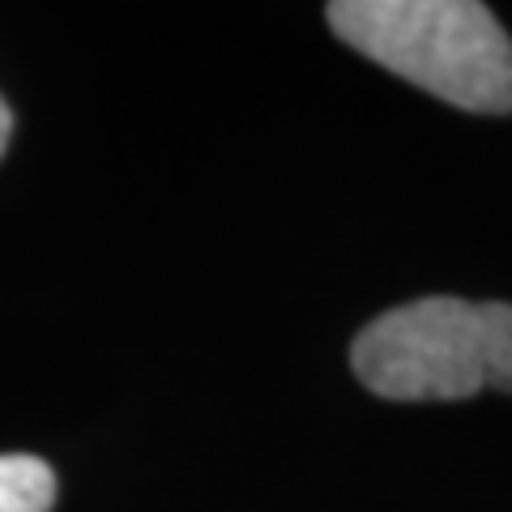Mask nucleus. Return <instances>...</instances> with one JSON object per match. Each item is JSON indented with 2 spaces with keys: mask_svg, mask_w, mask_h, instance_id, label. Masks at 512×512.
I'll use <instances>...</instances> for the list:
<instances>
[{
  "mask_svg": "<svg viewBox=\"0 0 512 512\" xmlns=\"http://www.w3.org/2000/svg\"><path fill=\"white\" fill-rule=\"evenodd\" d=\"M329 26L367 60L461 111H512V43L474 0H338Z\"/></svg>",
  "mask_w": 512,
  "mask_h": 512,
  "instance_id": "nucleus-1",
  "label": "nucleus"
},
{
  "mask_svg": "<svg viewBox=\"0 0 512 512\" xmlns=\"http://www.w3.org/2000/svg\"><path fill=\"white\" fill-rule=\"evenodd\" d=\"M355 376L389 402L512 393V303L414 299L376 316L350 346Z\"/></svg>",
  "mask_w": 512,
  "mask_h": 512,
  "instance_id": "nucleus-2",
  "label": "nucleus"
},
{
  "mask_svg": "<svg viewBox=\"0 0 512 512\" xmlns=\"http://www.w3.org/2000/svg\"><path fill=\"white\" fill-rule=\"evenodd\" d=\"M56 474L43 457L5 453L0 457V512H52Z\"/></svg>",
  "mask_w": 512,
  "mask_h": 512,
  "instance_id": "nucleus-3",
  "label": "nucleus"
},
{
  "mask_svg": "<svg viewBox=\"0 0 512 512\" xmlns=\"http://www.w3.org/2000/svg\"><path fill=\"white\" fill-rule=\"evenodd\" d=\"M9 137H13V111H9L5 99H0V158H5V150H9Z\"/></svg>",
  "mask_w": 512,
  "mask_h": 512,
  "instance_id": "nucleus-4",
  "label": "nucleus"
}]
</instances>
